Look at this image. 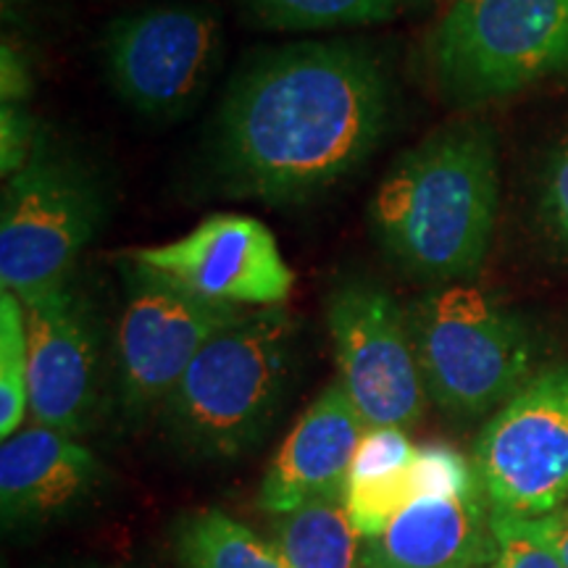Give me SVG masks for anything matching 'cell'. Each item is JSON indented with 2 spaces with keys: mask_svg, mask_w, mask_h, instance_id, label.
<instances>
[{
  "mask_svg": "<svg viewBox=\"0 0 568 568\" xmlns=\"http://www.w3.org/2000/svg\"><path fill=\"white\" fill-rule=\"evenodd\" d=\"M30 410V343L21 297L0 290V437L21 429Z\"/></svg>",
  "mask_w": 568,
  "mask_h": 568,
  "instance_id": "cell-19",
  "label": "cell"
},
{
  "mask_svg": "<svg viewBox=\"0 0 568 568\" xmlns=\"http://www.w3.org/2000/svg\"><path fill=\"white\" fill-rule=\"evenodd\" d=\"M109 568H122V566H109Z\"/></svg>",
  "mask_w": 568,
  "mask_h": 568,
  "instance_id": "cell-29",
  "label": "cell"
},
{
  "mask_svg": "<svg viewBox=\"0 0 568 568\" xmlns=\"http://www.w3.org/2000/svg\"><path fill=\"white\" fill-rule=\"evenodd\" d=\"M418 447L410 443L406 429H397V426H376V429H366V435L361 437L358 450H355L351 479H372V477H385V474L403 471L414 464Z\"/></svg>",
  "mask_w": 568,
  "mask_h": 568,
  "instance_id": "cell-22",
  "label": "cell"
},
{
  "mask_svg": "<svg viewBox=\"0 0 568 568\" xmlns=\"http://www.w3.org/2000/svg\"><path fill=\"white\" fill-rule=\"evenodd\" d=\"M493 531L497 539L495 556L479 568H566L564 560L542 539L529 535L516 518L493 514Z\"/></svg>",
  "mask_w": 568,
  "mask_h": 568,
  "instance_id": "cell-23",
  "label": "cell"
},
{
  "mask_svg": "<svg viewBox=\"0 0 568 568\" xmlns=\"http://www.w3.org/2000/svg\"><path fill=\"white\" fill-rule=\"evenodd\" d=\"M529 535H535L537 539H542L548 548L556 552V556L564 560V566L568 568V503L552 510V514L537 516V518H516Z\"/></svg>",
  "mask_w": 568,
  "mask_h": 568,
  "instance_id": "cell-27",
  "label": "cell"
},
{
  "mask_svg": "<svg viewBox=\"0 0 568 568\" xmlns=\"http://www.w3.org/2000/svg\"><path fill=\"white\" fill-rule=\"evenodd\" d=\"M42 148L32 113L19 103H0V174L9 182Z\"/></svg>",
  "mask_w": 568,
  "mask_h": 568,
  "instance_id": "cell-24",
  "label": "cell"
},
{
  "mask_svg": "<svg viewBox=\"0 0 568 568\" xmlns=\"http://www.w3.org/2000/svg\"><path fill=\"white\" fill-rule=\"evenodd\" d=\"M416 497H466L481 493L474 460L450 445H424L414 458Z\"/></svg>",
  "mask_w": 568,
  "mask_h": 568,
  "instance_id": "cell-21",
  "label": "cell"
},
{
  "mask_svg": "<svg viewBox=\"0 0 568 568\" xmlns=\"http://www.w3.org/2000/svg\"><path fill=\"white\" fill-rule=\"evenodd\" d=\"M126 255L205 301L237 308L284 305L295 287L272 230L243 213H213L180 240Z\"/></svg>",
  "mask_w": 568,
  "mask_h": 568,
  "instance_id": "cell-11",
  "label": "cell"
},
{
  "mask_svg": "<svg viewBox=\"0 0 568 568\" xmlns=\"http://www.w3.org/2000/svg\"><path fill=\"white\" fill-rule=\"evenodd\" d=\"M368 426L339 382H332L305 408L261 479V510L290 514L314 500H343L355 450Z\"/></svg>",
  "mask_w": 568,
  "mask_h": 568,
  "instance_id": "cell-14",
  "label": "cell"
},
{
  "mask_svg": "<svg viewBox=\"0 0 568 568\" xmlns=\"http://www.w3.org/2000/svg\"><path fill=\"white\" fill-rule=\"evenodd\" d=\"M542 213L552 232L568 243V140L550 161L548 176H545Z\"/></svg>",
  "mask_w": 568,
  "mask_h": 568,
  "instance_id": "cell-25",
  "label": "cell"
},
{
  "mask_svg": "<svg viewBox=\"0 0 568 568\" xmlns=\"http://www.w3.org/2000/svg\"><path fill=\"white\" fill-rule=\"evenodd\" d=\"M258 27L280 32H318L385 21L397 0H243Z\"/></svg>",
  "mask_w": 568,
  "mask_h": 568,
  "instance_id": "cell-18",
  "label": "cell"
},
{
  "mask_svg": "<svg viewBox=\"0 0 568 568\" xmlns=\"http://www.w3.org/2000/svg\"><path fill=\"white\" fill-rule=\"evenodd\" d=\"M447 101H503L568 77V0H456L426 45Z\"/></svg>",
  "mask_w": 568,
  "mask_h": 568,
  "instance_id": "cell-5",
  "label": "cell"
},
{
  "mask_svg": "<svg viewBox=\"0 0 568 568\" xmlns=\"http://www.w3.org/2000/svg\"><path fill=\"white\" fill-rule=\"evenodd\" d=\"M103 460L80 439L30 424L0 445V518L32 529L90 506L109 487Z\"/></svg>",
  "mask_w": 568,
  "mask_h": 568,
  "instance_id": "cell-13",
  "label": "cell"
},
{
  "mask_svg": "<svg viewBox=\"0 0 568 568\" xmlns=\"http://www.w3.org/2000/svg\"><path fill=\"white\" fill-rule=\"evenodd\" d=\"M172 548L182 568H290L272 539L219 508L176 518Z\"/></svg>",
  "mask_w": 568,
  "mask_h": 568,
  "instance_id": "cell-17",
  "label": "cell"
},
{
  "mask_svg": "<svg viewBox=\"0 0 568 568\" xmlns=\"http://www.w3.org/2000/svg\"><path fill=\"white\" fill-rule=\"evenodd\" d=\"M414 464L403 471L385 474V477L347 481L345 508L355 531L364 539H376L389 529V524L416 500Z\"/></svg>",
  "mask_w": 568,
  "mask_h": 568,
  "instance_id": "cell-20",
  "label": "cell"
},
{
  "mask_svg": "<svg viewBox=\"0 0 568 568\" xmlns=\"http://www.w3.org/2000/svg\"><path fill=\"white\" fill-rule=\"evenodd\" d=\"M272 542L290 568H366L364 537L343 500H314L274 516Z\"/></svg>",
  "mask_w": 568,
  "mask_h": 568,
  "instance_id": "cell-16",
  "label": "cell"
},
{
  "mask_svg": "<svg viewBox=\"0 0 568 568\" xmlns=\"http://www.w3.org/2000/svg\"><path fill=\"white\" fill-rule=\"evenodd\" d=\"M32 92V69L24 53L9 40L0 45V103L24 105Z\"/></svg>",
  "mask_w": 568,
  "mask_h": 568,
  "instance_id": "cell-26",
  "label": "cell"
},
{
  "mask_svg": "<svg viewBox=\"0 0 568 568\" xmlns=\"http://www.w3.org/2000/svg\"><path fill=\"white\" fill-rule=\"evenodd\" d=\"M30 343V416L80 439L101 400V332L90 303L71 284L21 297Z\"/></svg>",
  "mask_w": 568,
  "mask_h": 568,
  "instance_id": "cell-12",
  "label": "cell"
},
{
  "mask_svg": "<svg viewBox=\"0 0 568 568\" xmlns=\"http://www.w3.org/2000/svg\"><path fill=\"white\" fill-rule=\"evenodd\" d=\"M24 3H27V0H0V11H3V17L9 19V17H13V13H17Z\"/></svg>",
  "mask_w": 568,
  "mask_h": 568,
  "instance_id": "cell-28",
  "label": "cell"
},
{
  "mask_svg": "<svg viewBox=\"0 0 568 568\" xmlns=\"http://www.w3.org/2000/svg\"><path fill=\"white\" fill-rule=\"evenodd\" d=\"M397 92L385 61L355 42H293L234 77L213 163L232 195L303 203L358 172L387 138Z\"/></svg>",
  "mask_w": 568,
  "mask_h": 568,
  "instance_id": "cell-1",
  "label": "cell"
},
{
  "mask_svg": "<svg viewBox=\"0 0 568 568\" xmlns=\"http://www.w3.org/2000/svg\"><path fill=\"white\" fill-rule=\"evenodd\" d=\"M326 329L353 406L368 429H410L422 422L426 389L418 372L408 311L368 280H345L326 297Z\"/></svg>",
  "mask_w": 568,
  "mask_h": 568,
  "instance_id": "cell-10",
  "label": "cell"
},
{
  "mask_svg": "<svg viewBox=\"0 0 568 568\" xmlns=\"http://www.w3.org/2000/svg\"><path fill=\"white\" fill-rule=\"evenodd\" d=\"M406 311L426 397L447 416H485L535 376L529 326L485 290L439 284Z\"/></svg>",
  "mask_w": 568,
  "mask_h": 568,
  "instance_id": "cell-4",
  "label": "cell"
},
{
  "mask_svg": "<svg viewBox=\"0 0 568 568\" xmlns=\"http://www.w3.org/2000/svg\"><path fill=\"white\" fill-rule=\"evenodd\" d=\"M500 205L495 132L481 122L439 126L395 161L368 203V224L403 272L432 284L479 274Z\"/></svg>",
  "mask_w": 568,
  "mask_h": 568,
  "instance_id": "cell-2",
  "label": "cell"
},
{
  "mask_svg": "<svg viewBox=\"0 0 568 568\" xmlns=\"http://www.w3.org/2000/svg\"><path fill=\"white\" fill-rule=\"evenodd\" d=\"M474 468L489 510L537 518L568 503V364L537 372L477 439Z\"/></svg>",
  "mask_w": 568,
  "mask_h": 568,
  "instance_id": "cell-8",
  "label": "cell"
},
{
  "mask_svg": "<svg viewBox=\"0 0 568 568\" xmlns=\"http://www.w3.org/2000/svg\"><path fill=\"white\" fill-rule=\"evenodd\" d=\"M105 216L95 174L42 142L34 159L6 182L0 205V284L30 297L69 284Z\"/></svg>",
  "mask_w": 568,
  "mask_h": 568,
  "instance_id": "cell-6",
  "label": "cell"
},
{
  "mask_svg": "<svg viewBox=\"0 0 568 568\" xmlns=\"http://www.w3.org/2000/svg\"><path fill=\"white\" fill-rule=\"evenodd\" d=\"M297 324L284 305L255 308L195 355L161 403V422L182 450L232 460L272 429L295 376Z\"/></svg>",
  "mask_w": 568,
  "mask_h": 568,
  "instance_id": "cell-3",
  "label": "cell"
},
{
  "mask_svg": "<svg viewBox=\"0 0 568 568\" xmlns=\"http://www.w3.org/2000/svg\"><path fill=\"white\" fill-rule=\"evenodd\" d=\"M495 548L485 493L416 497L385 535L364 539V560L366 568H479Z\"/></svg>",
  "mask_w": 568,
  "mask_h": 568,
  "instance_id": "cell-15",
  "label": "cell"
},
{
  "mask_svg": "<svg viewBox=\"0 0 568 568\" xmlns=\"http://www.w3.org/2000/svg\"><path fill=\"white\" fill-rule=\"evenodd\" d=\"M124 308L113 339L119 406L130 422L161 408L203 345L247 311L190 293L130 255L119 264Z\"/></svg>",
  "mask_w": 568,
  "mask_h": 568,
  "instance_id": "cell-7",
  "label": "cell"
},
{
  "mask_svg": "<svg viewBox=\"0 0 568 568\" xmlns=\"http://www.w3.org/2000/svg\"><path fill=\"white\" fill-rule=\"evenodd\" d=\"M222 55V24L197 3H166L113 19L103 67L113 92L134 113L182 116L201 101Z\"/></svg>",
  "mask_w": 568,
  "mask_h": 568,
  "instance_id": "cell-9",
  "label": "cell"
}]
</instances>
